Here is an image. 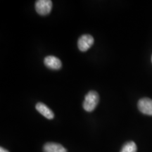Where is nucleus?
Wrapping results in <instances>:
<instances>
[{
	"mask_svg": "<svg viewBox=\"0 0 152 152\" xmlns=\"http://www.w3.org/2000/svg\"><path fill=\"white\" fill-rule=\"evenodd\" d=\"M99 101L98 93L95 91H90L85 95L83 108L87 112H92L95 109Z\"/></svg>",
	"mask_w": 152,
	"mask_h": 152,
	"instance_id": "obj_1",
	"label": "nucleus"
},
{
	"mask_svg": "<svg viewBox=\"0 0 152 152\" xmlns=\"http://www.w3.org/2000/svg\"><path fill=\"white\" fill-rule=\"evenodd\" d=\"M52 1L51 0H38L35 3V10L38 14L46 16L51 12Z\"/></svg>",
	"mask_w": 152,
	"mask_h": 152,
	"instance_id": "obj_2",
	"label": "nucleus"
},
{
	"mask_svg": "<svg viewBox=\"0 0 152 152\" xmlns=\"http://www.w3.org/2000/svg\"><path fill=\"white\" fill-rule=\"evenodd\" d=\"M94 44V38L90 35H83L77 41V47L81 52H86Z\"/></svg>",
	"mask_w": 152,
	"mask_h": 152,
	"instance_id": "obj_3",
	"label": "nucleus"
},
{
	"mask_svg": "<svg viewBox=\"0 0 152 152\" xmlns=\"http://www.w3.org/2000/svg\"><path fill=\"white\" fill-rule=\"evenodd\" d=\"M138 109L142 113L152 115V99L149 98H142L138 102Z\"/></svg>",
	"mask_w": 152,
	"mask_h": 152,
	"instance_id": "obj_4",
	"label": "nucleus"
},
{
	"mask_svg": "<svg viewBox=\"0 0 152 152\" xmlns=\"http://www.w3.org/2000/svg\"><path fill=\"white\" fill-rule=\"evenodd\" d=\"M45 66L52 70H59L61 68L62 64L59 58L54 56H48L44 60Z\"/></svg>",
	"mask_w": 152,
	"mask_h": 152,
	"instance_id": "obj_5",
	"label": "nucleus"
},
{
	"mask_svg": "<svg viewBox=\"0 0 152 152\" xmlns=\"http://www.w3.org/2000/svg\"><path fill=\"white\" fill-rule=\"evenodd\" d=\"M36 109L39 112V113H41L44 117H45L47 119H53L54 117V114L53 113V111L51 110L48 106L45 105V104L39 102L36 104L35 106Z\"/></svg>",
	"mask_w": 152,
	"mask_h": 152,
	"instance_id": "obj_6",
	"label": "nucleus"
},
{
	"mask_svg": "<svg viewBox=\"0 0 152 152\" xmlns=\"http://www.w3.org/2000/svg\"><path fill=\"white\" fill-rule=\"evenodd\" d=\"M44 152H67V150L65 149L60 144L49 142L45 144L43 147Z\"/></svg>",
	"mask_w": 152,
	"mask_h": 152,
	"instance_id": "obj_7",
	"label": "nucleus"
},
{
	"mask_svg": "<svg viewBox=\"0 0 152 152\" xmlns=\"http://www.w3.org/2000/svg\"><path fill=\"white\" fill-rule=\"evenodd\" d=\"M137 147L134 142H128L124 144L121 152H137Z\"/></svg>",
	"mask_w": 152,
	"mask_h": 152,
	"instance_id": "obj_8",
	"label": "nucleus"
},
{
	"mask_svg": "<svg viewBox=\"0 0 152 152\" xmlns=\"http://www.w3.org/2000/svg\"><path fill=\"white\" fill-rule=\"evenodd\" d=\"M0 152H9V151H7V149H5L4 148L1 147V148H0Z\"/></svg>",
	"mask_w": 152,
	"mask_h": 152,
	"instance_id": "obj_9",
	"label": "nucleus"
},
{
	"mask_svg": "<svg viewBox=\"0 0 152 152\" xmlns=\"http://www.w3.org/2000/svg\"><path fill=\"white\" fill-rule=\"evenodd\" d=\"M151 62H152V56H151Z\"/></svg>",
	"mask_w": 152,
	"mask_h": 152,
	"instance_id": "obj_10",
	"label": "nucleus"
}]
</instances>
